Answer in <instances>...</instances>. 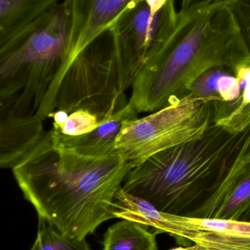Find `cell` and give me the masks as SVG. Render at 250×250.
I'll list each match as a JSON object with an SVG mask.
<instances>
[{"label":"cell","instance_id":"cell-1","mask_svg":"<svg viewBox=\"0 0 250 250\" xmlns=\"http://www.w3.org/2000/svg\"><path fill=\"white\" fill-rule=\"evenodd\" d=\"M133 167L116 150L103 156L80 154L63 145L52 128L12 170L39 220L69 239L82 240L115 218L114 197Z\"/></svg>","mask_w":250,"mask_h":250},{"label":"cell","instance_id":"cell-2","mask_svg":"<svg viewBox=\"0 0 250 250\" xmlns=\"http://www.w3.org/2000/svg\"><path fill=\"white\" fill-rule=\"evenodd\" d=\"M223 0L178 13L173 30L151 49L132 86L129 104L136 112H154L184 98L186 87L207 69L236 70L250 60L230 10Z\"/></svg>","mask_w":250,"mask_h":250},{"label":"cell","instance_id":"cell-3","mask_svg":"<svg viewBox=\"0 0 250 250\" xmlns=\"http://www.w3.org/2000/svg\"><path fill=\"white\" fill-rule=\"evenodd\" d=\"M250 133L212 125L199 138L157 153L133 167L123 181L125 192L157 209L193 217L218 190Z\"/></svg>","mask_w":250,"mask_h":250},{"label":"cell","instance_id":"cell-4","mask_svg":"<svg viewBox=\"0 0 250 250\" xmlns=\"http://www.w3.org/2000/svg\"><path fill=\"white\" fill-rule=\"evenodd\" d=\"M68 37V16L62 3L0 46L1 115L50 118L67 60Z\"/></svg>","mask_w":250,"mask_h":250},{"label":"cell","instance_id":"cell-5","mask_svg":"<svg viewBox=\"0 0 250 250\" xmlns=\"http://www.w3.org/2000/svg\"><path fill=\"white\" fill-rule=\"evenodd\" d=\"M132 86L108 32L79 54L66 70L56 95L55 111L70 114L86 110L102 123L128 105L125 91Z\"/></svg>","mask_w":250,"mask_h":250},{"label":"cell","instance_id":"cell-6","mask_svg":"<svg viewBox=\"0 0 250 250\" xmlns=\"http://www.w3.org/2000/svg\"><path fill=\"white\" fill-rule=\"evenodd\" d=\"M214 124L211 103L187 95L143 118L126 120L114 149L135 167L157 153L199 138Z\"/></svg>","mask_w":250,"mask_h":250},{"label":"cell","instance_id":"cell-7","mask_svg":"<svg viewBox=\"0 0 250 250\" xmlns=\"http://www.w3.org/2000/svg\"><path fill=\"white\" fill-rule=\"evenodd\" d=\"M174 0L155 15L142 0L122 16L110 30L114 53L133 84L148 52L168 37L176 26Z\"/></svg>","mask_w":250,"mask_h":250},{"label":"cell","instance_id":"cell-8","mask_svg":"<svg viewBox=\"0 0 250 250\" xmlns=\"http://www.w3.org/2000/svg\"><path fill=\"white\" fill-rule=\"evenodd\" d=\"M187 95L210 102L214 124L242 132L250 126V60L236 70L214 66L186 87Z\"/></svg>","mask_w":250,"mask_h":250},{"label":"cell","instance_id":"cell-9","mask_svg":"<svg viewBox=\"0 0 250 250\" xmlns=\"http://www.w3.org/2000/svg\"><path fill=\"white\" fill-rule=\"evenodd\" d=\"M142 1L65 0L63 3L68 16L69 37L63 78L79 54L110 32L122 16L135 8Z\"/></svg>","mask_w":250,"mask_h":250},{"label":"cell","instance_id":"cell-10","mask_svg":"<svg viewBox=\"0 0 250 250\" xmlns=\"http://www.w3.org/2000/svg\"><path fill=\"white\" fill-rule=\"evenodd\" d=\"M43 120L36 115H1L0 166L13 169L45 136Z\"/></svg>","mask_w":250,"mask_h":250},{"label":"cell","instance_id":"cell-11","mask_svg":"<svg viewBox=\"0 0 250 250\" xmlns=\"http://www.w3.org/2000/svg\"><path fill=\"white\" fill-rule=\"evenodd\" d=\"M250 206V161L230 170L228 176L193 217L239 220Z\"/></svg>","mask_w":250,"mask_h":250},{"label":"cell","instance_id":"cell-12","mask_svg":"<svg viewBox=\"0 0 250 250\" xmlns=\"http://www.w3.org/2000/svg\"><path fill=\"white\" fill-rule=\"evenodd\" d=\"M115 218L137 222L152 228L156 233H167L178 243H193L199 230L183 227L170 220L168 214L157 209L151 203L127 193L121 188L114 197Z\"/></svg>","mask_w":250,"mask_h":250},{"label":"cell","instance_id":"cell-13","mask_svg":"<svg viewBox=\"0 0 250 250\" xmlns=\"http://www.w3.org/2000/svg\"><path fill=\"white\" fill-rule=\"evenodd\" d=\"M138 113L130 104L113 117L102 122L96 129L79 136H68L58 132L60 142L80 154L103 156L114 152V142L126 120L137 118Z\"/></svg>","mask_w":250,"mask_h":250},{"label":"cell","instance_id":"cell-14","mask_svg":"<svg viewBox=\"0 0 250 250\" xmlns=\"http://www.w3.org/2000/svg\"><path fill=\"white\" fill-rule=\"evenodd\" d=\"M58 0H0V46L58 4Z\"/></svg>","mask_w":250,"mask_h":250},{"label":"cell","instance_id":"cell-15","mask_svg":"<svg viewBox=\"0 0 250 250\" xmlns=\"http://www.w3.org/2000/svg\"><path fill=\"white\" fill-rule=\"evenodd\" d=\"M156 235L147 226L122 219L107 229L103 250H157Z\"/></svg>","mask_w":250,"mask_h":250},{"label":"cell","instance_id":"cell-16","mask_svg":"<svg viewBox=\"0 0 250 250\" xmlns=\"http://www.w3.org/2000/svg\"><path fill=\"white\" fill-rule=\"evenodd\" d=\"M173 223L183 227L232 236L250 237V223L229 219L181 217L168 214Z\"/></svg>","mask_w":250,"mask_h":250},{"label":"cell","instance_id":"cell-17","mask_svg":"<svg viewBox=\"0 0 250 250\" xmlns=\"http://www.w3.org/2000/svg\"><path fill=\"white\" fill-rule=\"evenodd\" d=\"M29 250H92L86 239H69L48 222L39 220L36 239Z\"/></svg>","mask_w":250,"mask_h":250},{"label":"cell","instance_id":"cell-18","mask_svg":"<svg viewBox=\"0 0 250 250\" xmlns=\"http://www.w3.org/2000/svg\"><path fill=\"white\" fill-rule=\"evenodd\" d=\"M101 123L95 114L86 110L79 109L68 114L61 126L53 128L62 135L79 136L92 132Z\"/></svg>","mask_w":250,"mask_h":250},{"label":"cell","instance_id":"cell-19","mask_svg":"<svg viewBox=\"0 0 250 250\" xmlns=\"http://www.w3.org/2000/svg\"><path fill=\"white\" fill-rule=\"evenodd\" d=\"M230 8L250 54V0H235Z\"/></svg>","mask_w":250,"mask_h":250},{"label":"cell","instance_id":"cell-20","mask_svg":"<svg viewBox=\"0 0 250 250\" xmlns=\"http://www.w3.org/2000/svg\"><path fill=\"white\" fill-rule=\"evenodd\" d=\"M221 1L223 0H182V8L179 13L183 14L195 9Z\"/></svg>","mask_w":250,"mask_h":250},{"label":"cell","instance_id":"cell-21","mask_svg":"<svg viewBox=\"0 0 250 250\" xmlns=\"http://www.w3.org/2000/svg\"><path fill=\"white\" fill-rule=\"evenodd\" d=\"M250 161V133L248 136V139L245 141L243 147H242V151L239 153V157L236 160V163L233 165L232 168L238 167V166H242L245 163Z\"/></svg>","mask_w":250,"mask_h":250},{"label":"cell","instance_id":"cell-22","mask_svg":"<svg viewBox=\"0 0 250 250\" xmlns=\"http://www.w3.org/2000/svg\"><path fill=\"white\" fill-rule=\"evenodd\" d=\"M149 7L151 13L153 15L159 12L168 2L169 0H145Z\"/></svg>","mask_w":250,"mask_h":250},{"label":"cell","instance_id":"cell-23","mask_svg":"<svg viewBox=\"0 0 250 250\" xmlns=\"http://www.w3.org/2000/svg\"><path fill=\"white\" fill-rule=\"evenodd\" d=\"M239 220L250 223V206L248 207V209L244 212V214H242V217H240Z\"/></svg>","mask_w":250,"mask_h":250},{"label":"cell","instance_id":"cell-24","mask_svg":"<svg viewBox=\"0 0 250 250\" xmlns=\"http://www.w3.org/2000/svg\"><path fill=\"white\" fill-rule=\"evenodd\" d=\"M170 250H190V248H189V247H188V248H182V247H179V248H173V249Z\"/></svg>","mask_w":250,"mask_h":250}]
</instances>
